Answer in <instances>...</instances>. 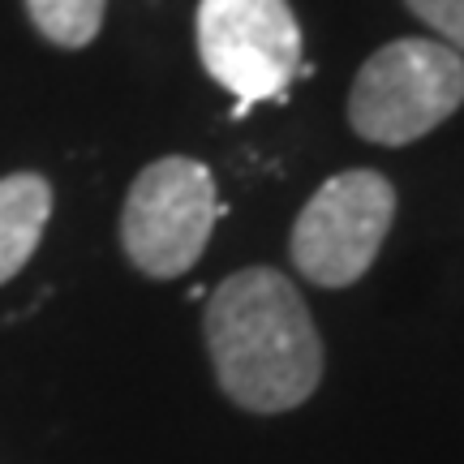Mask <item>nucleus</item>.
Returning <instances> with one entry per match:
<instances>
[{
  "label": "nucleus",
  "mask_w": 464,
  "mask_h": 464,
  "mask_svg": "<svg viewBox=\"0 0 464 464\" xmlns=\"http://www.w3.org/2000/svg\"><path fill=\"white\" fill-rule=\"evenodd\" d=\"M207 348L224 396L249 413L297 409L323 379L314 318L276 266H246L211 293Z\"/></svg>",
  "instance_id": "1"
},
{
  "label": "nucleus",
  "mask_w": 464,
  "mask_h": 464,
  "mask_svg": "<svg viewBox=\"0 0 464 464\" xmlns=\"http://www.w3.org/2000/svg\"><path fill=\"white\" fill-rule=\"evenodd\" d=\"M464 103V56L439 39H392L348 91V125L365 142L409 147Z\"/></svg>",
  "instance_id": "2"
},
{
  "label": "nucleus",
  "mask_w": 464,
  "mask_h": 464,
  "mask_svg": "<svg viewBox=\"0 0 464 464\" xmlns=\"http://www.w3.org/2000/svg\"><path fill=\"white\" fill-rule=\"evenodd\" d=\"M219 219L211 168L185 155L155 160L138 172L121 211V246L150 280H177L202 258Z\"/></svg>",
  "instance_id": "3"
},
{
  "label": "nucleus",
  "mask_w": 464,
  "mask_h": 464,
  "mask_svg": "<svg viewBox=\"0 0 464 464\" xmlns=\"http://www.w3.org/2000/svg\"><path fill=\"white\" fill-rule=\"evenodd\" d=\"M396 219V189L382 172L348 168L314 189L293 224V266L318 288H348L374 266Z\"/></svg>",
  "instance_id": "4"
},
{
  "label": "nucleus",
  "mask_w": 464,
  "mask_h": 464,
  "mask_svg": "<svg viewBox=\"0 0 464 464\" xmlns=\"http://www.w3.org/2000/svg\"><path fill=\"white\" fill-rule=\"evenodd\" d=\"M198 56L246 116L254 103L284 100L301 73V26L288 0H202Z\"/></svg>",
  "instance_id": "5"
},
{
  "label": "nucleus",
  "mask_w": 464,
  "mask_h": 464,
  "mask_svg": "<svg viewBox=\"0 0 464 464\" xmlns=\"http://www.w3.org/2000/svg\"><path fill=\"white\" fill-rule=\"evenodd\" d=\"M52 216V185L39 172L0 177V284L31 263Z\"/></svg>",
  "instance_id": "6"
},
{
  "label": "nucleus",
  "mask_w": 464,
  "mask_h": 464,
  "mask_svg": "<svg viewBox=\"0 0 464 464\" xmlns=\"http://www.w3.org/2000/svg\"><path fill=\"white\" fill-rule=\"evenodd\" d=\"M108 0H26L34 31L56 48H86L103 26Z\"/></svg>",
  "instance_id": "7"
},
{
  "label": "nucleus",
  "mask_w": 464,
  "mask_h": 464,
  "mask_svg": "<svg viewBox=\"0 0 464 464\" xmlns=\"http://www.w3.org/2000/svg\"><path fill=\"white\" fill-rule=\"evenodd\" d=\"M404 5L439 34V44H448L464 56V0H404Z\"/></svg>",
  "instance_id": "8"
}]
</instances>
